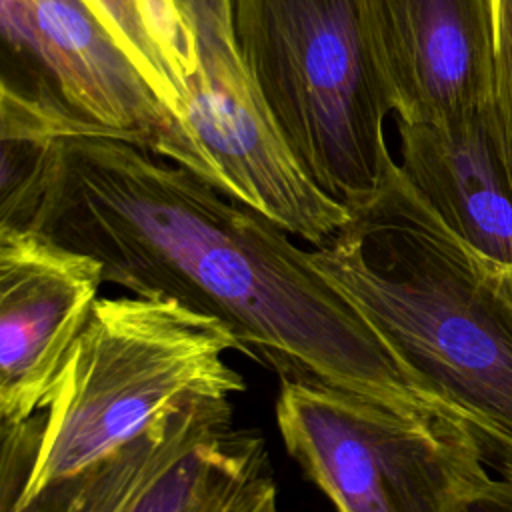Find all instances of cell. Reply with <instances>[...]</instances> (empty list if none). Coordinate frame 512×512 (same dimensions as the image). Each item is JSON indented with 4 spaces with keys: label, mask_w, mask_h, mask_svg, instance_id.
I'll return each instance as SVG.
<instances>
[{
    "label": "cell",
    "mask_w": 512,
    "mask_h": 512,
    "mask_svg": "<svg viewBox=\"0 0 512 512\" xmlns=\"http://www.w3.org/2000/svg\"><path fill=\"white\" fill-rule=\"evenodd\" d=\"M494 62L486 110L490 138L512 188V0H492Z\"/></svg>",
    "instance_id": "13"
},
{
    "label": "cell",
    "mask_w": 512,
    "mask_h": 512,
    "mask_svg": "<svg viewBox=\"0 0 512 512\" xmlns=\"http://www.w3.org/2000/svg\"><path fill=\"white\" fill-rule=\"evenodd\" d=\"M238 52L308 176L344 206L396 164L362 0H232Z\"/></svg>",
    "instance_id": "4"
},
{
    "label": "cell",
    "mask_w": 512,
    "mask_h": 512,
    "mask_svg": "<svg viewBox=\"0 0 512 512\" xmlns=\"http://www.w3.org/2000/svg\"><path fill=\"white\" fill-rule=\"evenodd\" d=\"M180 10L198 58L186 88V124L216 168L220 192L312 248L328 246L348 208L308 176L286 142L238 52L232 10L202 2Z\"/></svg>",
    "instance_id": "7"
},
{
    "label": "cell",
    "mask_w": 512,
    "mask_h": 512,
    "mask_svg": "<svg viewBox=\"0 0 512 512\" xmlns=\"http://www.w3.org/2000/svg\"><path fill=\"white\" fill-rule=\"evenodd\" d=\"M400 170L436 214L512 284V188L486 112L444 122H396Z\"/></svg>",
    "instance_id": "11"
},
{
    "label": "cell",
    "mask_w": 512,
    "mask_h": 512,
    "mask_svg": "<svg viewBox=\"0 0 512 512\" xmlns=\"http://www.w3.org/2000/svg\"><path fill=\"white\" fill-rule=\"evenodd\" d=\"M176 2H178V6L180 4H190V2H202V4H208V6L232 10V0H176Z\"/></svg>",
    "instance_id": "15"
},
{
    "label": "cell",
    "mask_w": 512,
    "mask_h": 512,
    "mask_svg": "<svg viewBox=\"0 0 512 512\" xmlns=\"http://www.w3.org/2000/svg\"><path fill=\"white\" fill-rule=\"evenodd\" d=\"M460 512H512V474L488 476L466 496Z\"/></svg>",
    "instance_id": "14"
},
{
    "label": "cell",
    "mask_w": 512,
    "mask_h": 512,
    "mask_svg": "<svg viewBox=\"0 0 512 512\" xmlns=\"http://www.w3.org/2000/svg\"><path fill=\"white\" fill-rule=\"evenodd\" d=\"M136 66L156 98L186 124L196 70L194 32L176 0H82ZM188 126V124H186ZM190 130V128H188Z\"/></svg>",
    "instance_id": "12"
},
{
    "label": "cell",
    "mask_w": 512,
    "mask_h": 512,
    "mask_svg": "<svg viewBox=\"0 0 512 512\" xmlns=\"http://www.w3.org/2000/svg\"><path fill=\"white\" fill-rule=\"evenodd\" d=\"M240 350L216 318L168 298H100L40 410L0 426V506H16L138 438L174 406L234 398Z\"/></svg>",
    "instance_id": "3"
},
{
    "label": "cell",
    "mask_w": 512,
    "mask_h": 512,
    "mask_svg": "<svg viewBox=\"0 0 512 512\" xmlns=\"http://www.w3.org/2000/svg\"><path fill=\"white\" fill-rule=\"evenodd\" d=\"M0 512H278V486L264 436L230 398H200Z\"/></svg>",
    "instance_id": "6"
},
{
    "label": "cell",
    "mask_w": 512,
    "mask_h": 512,
    "mask_svg": "<svg viewBox=\"0 0 512 512\" xmlns=\"http://www.w3.org/2000/svg\"><path fill=\"white\" fill-rule=\"evenodd\" d=\"M0 226L96 258L104 284L220 320L242 354L280 382L442 408L288 232L190 170L78 118Z\"/></svg>",
    "instance_id": "1"
},
{
    "label": "cell",
    "mask_w": 512,
    "mask_h": 512,
    "mask_svg": "<svg viewBox=\"0 0 512 512\" xmlns=\"http://www.w3.org/2000/svg\"><path fill=\"white\" fill-rule=\"evenodd\" d=\"M2 42L18 78L2 82L56 100L74 118L166 158L220 192L218 172L188 130L82 0H0Z\"/></svg>",
    "instance_id": "8"
},
{
    "label": "cell",
    "mask_w": 512,
    "mask_h": 512,
    "mask_svg": "<svg viewBox=\"0 0 512 512\" xmlns=\"http://www.w3.org/2000/svg\"><path fill=\"white\" fill-rule=\"evenodd\" d=\"M362 20L396 122L444 124L488 110L492 0H362Z\"/></svg>",
    "instance_id": "9"
},
{
    "label": "cell",
    "mask_w": 512,
    "mask_h": 512,
    "mask_svg": "<svg viewBox=\"0 0 512 512\" xmlns=\"http://www.w3.org/2000/svg\"><path fill=\"white\" fill-rule=\"evenodd\" d=\"M102 284L96 258L36 230L0 226V426L40 410Z\"/></svg>",
    "instance_id": "10"
},
{
    "label": "cell",
    "mask_w": 512,
    "mask_h": 512,
    "mask_svg": "<svg viewBox=\"0 0 512 512\" xmlns=\"http://www.w3.org/2000/svg\"><path fill=\"white\" fill-rule=\"evenodd\" d=\"M322 278L360 314L426 394L466 424L486 464L512 474V284L464 242L396 162L346 206Z\"/></svg>",
    "instance_id": "2"
},
{
    "label": "cell",
    "mask_w": 512,
    "mask_h": 512,
    "mask_svg": "<svg viewBox=\"0 0 512 512\" xmlns=\"http://www.w3.org/2000/svg\"><path fill=\"white\" fill-rule=\"evenodd\" d=\"M286 452L338 512H460L488 472L450 412L314 384L280 382Z\"/></svg>",
    "instance_id": "5"
}]
</instances>
